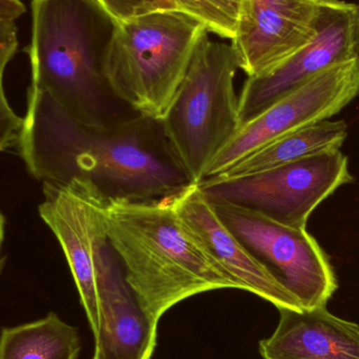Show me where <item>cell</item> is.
<instances>
[{"mask_svg": "<svg viewBox=\"0 0 359 359\" xmlns=\"http://www.w3.org/2000/svg\"><path fill=\"white\" fill-rule=\"evenodd\" d=\"M17 147L29 174L42 184L80 180L109 201L161 200L194 184L159 121L139 115L111 128H92L33 86Z\"/></svg>", "mask_w": 359, "mask_h": 359, "instance_id": "1", "label": "cell"}, {"mask_svg": "<svg viewBox=\"0 0 359 359\" xmlns=\"http://www.w3.org/2000/svg\"><path fill=\"white\" fill-rule=\"evenodd\" d=\"M107 240L154 331L177 304L219 289L244 290L215 263L179 219L170 196L109 201Z\"/></svg>", "mask_w": 359, "mask_h": 359, "instance_id": "2", "label": "cell"}, {"mask_svg": "<svg viewBox=\"0 0 359 359\" xmlns=\"http://www.w3.org/2000/svg\"><path fill=\"white\" fill-rule=\"evenodd\" d=\"M115 21L96 0H32L31 86L82 123L105 128L137 117L103 69Z\"/></svg>", "mask_w": 359, "mask_h": 359, "instance_id": "3", "label": "cell"}, {"mask_svg": "<svg viewBox=\"0 0 359 359\" xmlns=\"http://www.w3.org/2000/svg\"><path fill=\"white\" fill-rule=\"evenodd\" d=\"M207 32L202 21L180 10L115 23L103 60L111 92L139 115L161 121Z\"/></svg>", "mask_w": 359, "mask_h": 359, "instance_id": "4", "label": "cell"}, {"mask_svg": "<svg viewBox=\"0 0 359 359\" xmlns=\"http://www.w3.org/2000/svg\"><path fill=\"white\" fill-rule=\"evenodd\" d=\"M231 44L201 38L187 73L160 121L168 147L190 182L203 181L215 156L242 126Z\"/></svg>", "mask_w": 359, "mask_h": 359, "instance_id": "5", "label": "cell"}, {"mask_svg": "<svg viewBox=\"0 0 359 359\" xmlns=\"http://www.w3.org/2000/svg\"><path fill=\"white\" fill-rule=\"evenodd\" d=\"M351 182L348 158L337 149L243 178L205 179L198 186L209 201L251 209L290 227L306 228L314 209Z\"/></svg>", "mask_w": 359, "mask_h": 359, "instance_id": "6", "label": "cell"}, {"mask_svg": "<svg viewBox=\"0 0 359 359\" xmlns=\"http://www.w3.org/2000/svg\"><path fill=\"white\" fill-rule=\"evenodd\" d=\"M209 202L226 227L283 280L304 309L327 306L339 287L337 276L328 255L306 228L290 227L222 201Z\"/></svg>", "mask_w": 359, "mask_h": 359, "instance_id": "7", "label": "cell"}, {"mask_svg": "<svg viewBox=\"0 0 359 359\" xmlns=\"http://www.w3.org/2000/svg\"><path fill=\"white\" fill-rule=\"evenodd\" d=\"M358 94L359 56L324 69L244 122L215 156L204 179L222 174L238 160L289 133L330 119Z\"/></svg>", "mask_w": 359, "mask_h": 359, "instance_id": "8", "label": "cell"}, {"mask_svg": "<svg viewBox=\"0 0 359 359\" xmlns=\"http://www.w3.org/2000/svg\"><path fill=\"white\" fill-rule=\"evenodd\" d=\"M39 215L60 243L79 292L94 339L100 330L95 252L107 236L105 212L109 201L88 182L67 185L43 183Z\"/></svg>", "mask_w": 359, "mask_h": 359, "instance_id": "9", "label": "cell"}, {"mask_svg": "<svg viewBox=\"0 0 359 359\" xmlns=\"http://www.w3.org/2000/svg\"><path fill=\"white\" fill-rule=\"evenodd\" d=\"M355 14L356 4L320 0L314 39L271 73L247 77L238 96L243 123L324 69L359 56Z\"/></svg>", "mask_w": 359, "mask_h": 359, "instance_id": "10", "label": "cell"}, {"mask_svg": "<svg viewBox=\"0 0 359 359\" xmlns=\"http://www.w3.org/2000/svg\"><path fill=\"white\" fill-rule=\"evenodd\" d=\"M320 0H242L231 46L247 77L271 73L318 33Z\"/></svg>", "mask_w": 359, "mask_h": 359, "instance_id": "11", "label": "cell"}, {"mask_svg": "<svg viewBox=\"0 0 359 359\" xmlns=\"http://www.w3.org/2000/svg\"><path fill=\"white\" fill-rule=\"evenodd\" d=\"M170 198L188 231L215 263L241 283L244 291L269 302L278 310L304 309L283 280L226 227L198 184H190Z\"/></svg>", "mask_w": 359, "mask_h": 359, "instance_id": "12", "label": "cell"}, {"mask_svg": "<svg viewBox=\"0 0 359 359\" xmlns=\"http://www.w3.org/2000/svg\"><path fill=\"white\" fill-rule=\"evenodd\" d=\"M95 268L100 330L92 359H151L158 332L126 282L107 236L97 245Z\"/></svg>", "mask_w": 359, "mask_h": 359, "instance_id": "13", "label": "cell"}, {"mask_svg": "<svg viewBox=\"0 0 359 359\" xmlns=\"http://www.w3.org/2000/svg\"><path fill=\"white\" fill-rule=\"evenodd\" d=\"M271 337L262 339L263 359H359V325L335 316L327 306L280 309Z\"/></svg>", "mask_w": 359, "mask_h": 359, "instance_id": "14", "label": "cell"}, {"mask_svg": "<svg viewBox=\"0 0 359 359\" xmlns=\"http://www.w3.org/2000/svg\"><path fill=\"white\" fill-rule=\"evenodd\" d=\"M347 136V124L343 120H323L276 139L238 160L222 174L207 179L243 178L320 154L337 151L341 149Z\"/></svg>", "mask_w": 359, "mask_h": 359, "instance_id": "15", "label": "cell"}, {"mask_svg": "<svg viewBox=\"0 0 359 359\" xmlns=\"http://www.w3.org/2000/svg\"><path fill=\"white\" fill-rule=\"evenodd\" d=\"M80 349L77 329L54 312L0 333V359H77Z\"/></svg>", "mask_w": 359, "mask_h": 359, "instance_id": "16", "label": "cell"}, {"mask_svg": "<svg viewBox=\"0 0 359 359\" xmlns=\"http://www.w3.org/2000/svg\"><path fill=\"white\" fill-rule=\"evenodd\" d=\"M180 10L196 17L209 33L224 39L236 36L242 0H176Z\"/></svg>", "mask_w": 359, "mask_h": 359, "instance_id": "17", "label": "cell"}, {"mask_svg": "<svg viewBox=\"0 0 359 359\" xmlns=\"http://www.w3.org/2000/svg\"><path fill=\"white\" fill-rule=\"evenodd\" d=\"M115 23L158 11L180 10L176 0H96ZM181 11V10H180Z\"/></svg>", "mask_w": 359, "mask_h": 359, "instance_id": "18", "label": "cell"}, {"mask_svg": "<svg viewBox=\"0 0 359 359\" xmlns=\"http://www.w3.org/2000/svg\"><path fill=\"white\" fill-rule=\"evenodd\" d=\"M23 119L8 104L4 88V73H0V151L17 144Z\"/></svg>", "mask_w": 359, "mask_h": 359, "instance_id": "19", "label": "cell"}, {"mask_svg": "<svg viewBox=\"0 0 359 359\" xmlns=\"http://www.w3.org/2000/svg\"><path fill=\"white\" fill-rule=\"evenodd\" d=\"M17 48L18 38L15 21L0 20V73H4Z\"/></svg>", "mask_w": 359, "mask_h": 359, "instance_id": "20", "label": "cell"}, {"mask_svg": "<svg viewBox=\"0 0 359 359\" xmlns=\"http://www.w3.org/2000/svg\"><path fill=\"white\" fill-rule=\"evenodd\" d=\"M25 12L21 0H0V20L15 21Z\"/></svg>", "mask_w": 359, "mask_h": 359, "instance_id": "21", "label": "cell"}, {"mask_svg": "<svg viewBox=\"0 0 359 359\" xmlns=\"http://www.w3.org/2000/svg\"><path fill=\"white\" fill-rule=\"evenodd\" d=\"M355 42L356 48L359 53V2L356 4V14H355Z\"/></svg>", "mask_w": 359, "mask_h": 359, "instance_id": "22", "label": "cell"}, {"mask_svg": "<svg viewBox=\"0 0 359 359\" xmlns=\"http://www.w3.org/2000/svg\"><path fill=\"white\" fill-rule=\"evenodd\" d=\"M4 215L0 213V241L2 242V238H4Z\"/></svg>", "mask_w": 359, "mask_h": 359, "instance_id": "23", "label": "cell"}, {"mask_svg": "<svg viewBox=\"0 0 359 359\" xmlns=\"http://www.w3.org/2000/svg\"><path fill=\"white\" fill-rule=\"evenodd\" d=\"M0 247H1V241H0ZM0 267H1V262H0Z\"/></svg>", "mask_w": 359, "mask_h": 359, "instance_id": "24", "label": "cell"}]
</instances>
